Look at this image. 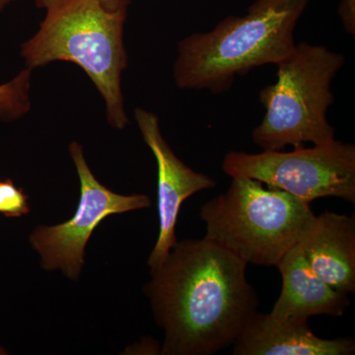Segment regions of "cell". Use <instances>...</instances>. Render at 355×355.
I'll list each match as a JSON object with an SVG mask.
<instances>
[{
    "label": "cell",
    "mask_w": 355,
    "mask_h": 355,
    "mask_svg": "<svg viewBox=\"0 0 355 355\" xmlns=\"http://www.w3.org/2000/svg\"><path fill=\"white\" fill-rule=\"evenodd\" d=\"M247 266L205 237L176 243L146 287L165 331L161 354L211 355L233 345L258 312Z\"/></svg>",
    "instance_id": "1"
},
{
    "label": "cell",
    "mask_w": 355,
    "mask_h": 355,
    "mask_svg": "<svg viewBox=\"0 0 355 355\" xmlns=\"http://www.w3.org/2000/svg\"><path fill=\"white\" fill-rule=\"evenodd\" d=\"M310 0H256L244 16H228L209 32L178 44V87L220 94L238 76L277 64L295 46L294 31Z\"/></svg>",
    "instance_id": "2"
},
{
    "label": "cell",
    "mask_w": 355,
    "mask_h": 355,
    "mask_svg": "<svg viewBox=\"0 0 355 355\" xmlns=\"http://www.w3.org/2000/svg\"><path fill=\"white\" fill-rule=\"evenodd\" d=\"M46 19L23 44L29 67L67 60L83 67L100 91L113 127L128 123L123 111L121 74L127 65L123 44L125 8L109 10L100 0H38Z\"/></svg>",
    "instance_id": "3"
},
{
    "label": "cell",
    "mask_w": 355,
    "mask_h": 355,
    "mask_svg": "<svg viewBox=\"0 0 355 355\" xmlns=\"http://www.w3.org/2000/svg\"><path fill=\"white\" fill-rule=\"evenodd\" d=\"M232 179L225 193L200 207L205 238L248 265L277 266L312 223L310 203L258 180Z\"/></svg>",
    "instance_id": "4"
},
{
    "label": "cell",
    "mask_w": 355,
    "mask_h": 355,
    "mask_svg": "<svg viewBox=\"0 0 355 355\" xmlns=\"http://www.w3.org/2000/svg\"><path fill=\"white\" fill-rule=\"evenodd\" d=\"M345 64V55L320 44H296L277 64V81L260 91L265 116L252 137L263 151L287 146L328 144L336 139L329 123L333 105L331 83Z\"/></svg>",
    "instance_id": "5"
},
{
    "label": "cell",
    "mask_w": 355,
    "mask_h": 355,
    "mask_svg": "<svg viewBox=\"0 0 355 355\" xmlns=\"http://www.w3.org/2000/svg\"><path fill=\"white\" fill-rule=\"evenodd\" d=\"M222 170L231 178L258 180L307 203L321 198L355 202V146L336 139L310 148L294 147L289 153L230 151Z\"/></svg>",
    "instance_id": "6"
},
{
    "label": "cell",
    "mask_w": 355,
    "mask_h": 355,
    "mask_svg": "<svg viewBox=\"0 0 355 355\" xmlns=\"http://www.w3.org/2000/svg\"><path fill=\"white\" fill-rule=\"evenodd\" d=\"M69 153L80 181L76 214L58 225L39 226L30 242L41 256L44 270H60L76 280L83 270L86 245L99 224L113 214L147 209L151 200L146 195H119L100 183L88 167L80 144H70Z\"/></svg>",
    "instance_id": "7"
},
{
    "label": "cell",
    "mask_w": 355,
    "mask_h": 355,
    "mask_svg": "<svg viewBox=\"0 0 355 355\" xmlns=\"http://www.w3.org/2000/svg\"><path fill=\"white\" fill-rule=\"evenodd\" d=\"M135 116L158 167L159 235L148 259V266L153 270L164 261L178 242V216L184 200L198 191L214 188L216 183L207 175L196 172L175 155L161 133L156 114L137 109Z\"/></svg>",
    "instance_id": "8"
},
{
    "label": "cell",
    "mask_w": 355,
    "mask_h": 355,
    "mask_svg": "<svg viewBox=\"0 0 355 355\" xmlns=\"http://www.w3.org/2000/svg\"><path fill=\"white\" fill-rule=\"evenodd\" d=\"M282 289L270 316L282 321L308 322L319 315L342 316L349 295L329 286L311 268L300 245L292 248L277 263Z\"/></svg>",
    "instance_id": "9"
},
{
    "label": "cell",
    "mask_w": 355,
    "mask_h": 355,
    "mask_svg": "<svg viewBox=\"0 0 355 355\" xmlns=\"http://www.w3.org/2000/svg\"><path fill=\"white\" fill-rule=\"evenodd\" d=\"M312 270L342 293L355 291L354 216L324 211L315 216L299 242Z\"/></svg>",
    "instance_id": "10"
},
{
    "label": "cell",
    "mask_w": 355,
    "mask_h": 355,
    "mask_svg": "<svg viewBox=\"0 0 355 355\" xmlns=\"http://www.w3.org/2000/svg\"><path fill=\"white\" fill-rule=\"evenodd\" d=\"M352 338L324 340L308 322H289L256 312L233 343L234 355H352Z\"/></svg>",
    "instance_id": "11"
},
{
    "label": "cell",
    "mask_w": 355,
    "mask_h": 355,
    "mask_svg": "<svg viewBox=\"0 0 355 355\" xmlns=\"http://www.w3.org/2000/svg\"><path fill=\"white\" fill-rule=\"evenodd\" d=\"M30 70H23L10 83L0 85V119L13 121L27 113L30 108Z\"/></svg>",
    "instance_id": "12"
},
{
    "label": "cell",
    "mask_w": 355,
    "mask_h": 355,
    "mask_svg": "<svg viewBox=\"0 0 355 355\" xmlns=\"http://www.w3.org/2000/svg\"><path fill=\"white\" fill-rule=\"evenodd\" d=\"M28 196L11 180L0 182V214L6 217H20L29 214Z\"/></svg>",
    "instance_id": "13"
},
{
    "label": "cell",
    "mask_w": 355,
    "mask_h": 355,
    "mask_svg": "<svg viewBox=\"0 0 355 355\" xmlns=\"http://www.w3.org/2000/svg\"><path fill=\"white\" fill-rule=\"evenodd\" d=\"M338 15L343 28L350 36L355 35V0H340Z\"/></svg>",
    "instance_id": "14"
},
{
    "label": "cell",
    "mask_w": 355,
    "mask_h": 355,
    "mask_svg": "<svg viewBox=\"0 0 355 355\" xmlns=\"http://www.w3.org/2000/svg\"><path fill=\"white\" fill-rule=\"evenodd\" d=\"M100 1L109 10H118V9L125 8L128 0H100Z\"/></svg>",
    "instance_id": "15"
},
{
    "label": "cell",
    "mask_w": 355,
    "mask_h": 355,
    "mask_svg": "<svg viewBox=\"0 0 355 355\" xmlns=\"http://www.w3.org/2000/svg\"><path fill=\"white\" fill-rule=\"evenodd\" d=\"M11 1H12V0H0V11L3 10L4 7Z\"/></svg>",
    "instance_id": "16"
}]
</instances>
